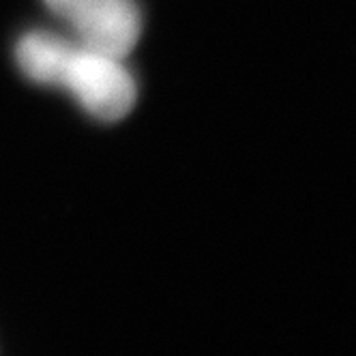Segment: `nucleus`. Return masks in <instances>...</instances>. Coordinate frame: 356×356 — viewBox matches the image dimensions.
Instances as JSON below:
<instances>
[{
  "instance_id": "nucleus-1",
  "label": "nucleus",
  "mask_w": 356,
  "mask_h": 356,
  "mask_svg": "<svg viewBox=\"0 0 356 356\" xmlns=\"http://www.w3.org/2000/svg\"><path fill=\"white\" fill-rule=\"evenodd\" d=\"M56 88H67L88 114L101 120L127 116L138 97L136 82L122 58L82 43L71 45Z\"/></svg>"
},
{
  "instance_id": "nucleus-2",
  "label": "nucleus",
  "mask_w": 356,
  "mask_h": 356,
  "mask_svg": "<svg viewBox=\"0 0 356 356\" xmlns=\"http://www.w3.org/2000/svg\"><path fill=\"white\" fill-rule=\"evenodd\" d=\"M78 37V43L124 58L142 33L134 0H45Z\"/></svg>"
}]
</instances>
